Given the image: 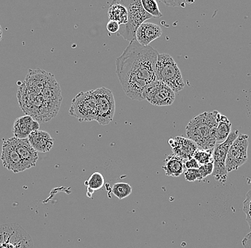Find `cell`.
Here are the masks:
<instances>
[{"label":"cell","mask_w":251,"mask_h":248,"mask_svg":"<svg viewBox=\"0 0 251 248\" xmlns=\"http://www.w3.org/2000/svg\"><path fill=\"white\" fill-rule=\"evenodd\" d=\"M231 123L226 116L221 114L216 128V144L222 143L226 140L231 133Z\"/></svg>","instance_id":"21"},{"label":"cell","mask_w":251,"mask_h":248,"mask_svg":"<svg viewBox=\"0 0 251 248\" xmlns=\"http://www.w3.org/2000/svg\"><path fill=\"white\" fill-rule=\"evenodd\" d=\"M221 113L215 110L199 114L190 120L186 128L188 139L195 142L199 150H213L216 144V128Z\"/></svg>","instance_id":"2"},{"label":"cell","mask_w":251,"mask_h":248,"mask_svg":"<svg viewBox=\"0 0 251 248\" xmlns=\"http://www.w3.org/2000/svg\"><path fill=\"white\" fill-rule=\"evenodd\" d=\"M1 39H2V29L0 25V42H1Z\"/></svg>","instance_id":"33"},{"label":"cell","mask_w":251,"mask_h":248,"mask_svg":"<svg viewBox=\"0 0 251 248\" xmlns=\"http://www.w3.org/2000/svg\"><path fill=\"white\" fill-rule=\"evenodd\" d=\"M0 248H33V242L20 224H0Z\"/></svg>","instance_id":"7"},{"label":"cell","mask_w":251,"mask_h":248,"mask_svg":"<svg viewBox=\"0 0 251 248\" xmlns=\"http://www.w3.org/2000/svg\"><path fill=\"white\" fill-rule=\"evenodd\" d=\"M128 11V21L126 24L120 25L119 33L125 40L131 42L136 40V32L141 25L146 20L152 18L144 10L141 0H120Z\"/></svg>","instance_id":"6"},{"label":"cell","mask_w":251,"mask_h":248,"mask_svg":"<svg viewBox=\"0 0 251 248\" xmlns=\"http://www.w3.org/2000/svg\"><path fill=\"white\" fill-rule=\"evenodd\" d=\"M109 21H114L120 25L126 24L128 21V11L120 0L113 1L108 10Z\"/></svg>","instance_id":"20"},{"label":"cell","mask_w":251,"mask_h":248,"mask_svg":"<svg viewBox=\"0 0 251 248\" xmlns=\"http://www.w3.org/2000/svg\"><path fill=\"white\" fill-rule=\"evenodd\" d=\"M106 28L110 33H116L119 32V29H120V25L116 22L109 21L106 25Z\"/></svg>","instance_id":"30"},{"label":"cell","mask_w":251,"mask_h":248,"mask_svg":"<svg viewBox=\"0 0 251 248\" xmlns=\"http://www.w3.org/2000/svg\"><path fill=\"white\" fill-rule=\"evenodd\" d=\"M162 35V29L153 23H144L136 32V40L143 46H149L151 42Z\"/></svg>","instance_id":"16"},{"label":"cell","mask_w":251,"mask_h":248,"mask_svg":"<svg viewBox=\"0 0 251 248\" xmlns=\"http://www.w3.org/2000/svg\"><path fill=\"white\" fill-rule=\"evenodd\" d=\"M213 150H202L198 149L194 155V158L200 165L208 164L213 162Z\"/></svg>","instance_id":"25"},{"label":"cell","mask_w":251,"mask_h":248,"mask_svg":"<svg viewBox=\"0 0 251 248\" xmlns=\"http://www.w3.org/2000/svg\"><path fill=\"white\" fill-rule=\"evenodd\" d=\"M184 160L174 154L167 157L163 166L167 176L175 177L180 176L184 172Z\"/></svg>","instance_id":"19"},{"label":"cell","mask_w":251,"mask_h":248,"mask_svg":"<svg viewBox=\"0 0 251 248\" xmlns=\"http://www.w3.org/2000/svg\"><path fill=\"white\" fill-rule=\"evenodd\" d=\"M142 97L155 106H170L175 100V92L162 82L156 80L145 89Z\"/></svg>","instance_id":"12"},{"label":"cell","mask_w":251,"mask_h":248,"mask_svg":"<svg viewBox=\"0 0 251 248\" xmlns=\"http://www.w3.org/2000/svg\"><path fill=\"white\" fill-rule=\"evenodd\" d=\"M14 143L23 161L24 167L25 169H30L31 167H35L36 163L38 160V153L31 147L30 143L26 139H18L15 137L12 138Z\"/></svg>","instance_id":"14"},{"label":"cell","mask_w":251,"mask_h":248,"mask_svg":"<svg viewBox=\"0 0 251 248\" xmlns=\"http://www.w3.org/2000/svg\"><path fill=\"white\" fill-rule=\"evenodd\" d=\"M162 2H164V4H167V5L171 6V7H178L179 6V4H185L184 2H183V1H163Z\"/></svg>","instance_id":"32"},{"label":"cell","mask_w":251,"mask_h":248,"mask_svg":"<svg viewBox=\"0 0 251 248\" xmlns=\"http://www.w3.org/2000/svg\"><path fill=\"white\" fill-rule=\"evenodd\" d=\"M24 83L28 88L45 97L49 103L60 108L62 91L59 83L51 74L40 69L29 70Z\"/></svg>","instance_id":"4"},{"label":"cell","mask_w":251,"mask_h":248,"mask_svg":"<svg viewBox=\"0 0 251 248\" xmlns=\"http://www.w3.org/2000/svg\"><path fill=\"white\" fill-rule=\"evenodd\" d=\"M31 147L37 152L46 153L50 152L54 146V139L46 131L36 130L27 138Z\"/></svg>","instance_id":"18"},{"label":"cell","mask_w":251,"mask_h":248,"mask_svg":"<svg viewBox=\"0 0 251 248\" xmlns=\"http://www.w3.org/2000/svg\"><path fill=\"white\" fill-rule=\"evenodd\" d=\"M105 184L104 177L100 172H94L89 177V180L85 182V185L87 186V195L92 194L94 191L101 189Z\"/></svg>","instance_id":"22"},{"label":"cell","mask_w":251,"mask_h":248,"mask_svg":"<svg viewBox=\"0 0 251 248\" xmlns=\"http://www.w3.org/2000/svg\"><path fill=\"white\" fill-rule=\"evenodd\" d=\"M243 248H251V230L242 240Z\"/></svg>","instance_id":"31"},{"label":"cell","mask_w":251,"mask_h":248,"mask_svg":"<svg viewBox=\"0 0 251 248\" xmlns=\"http://www.w3.org/2000/svg\"><path fill=\"white\" fill-rule=\"evenodd\" d=\"M238 136H239V133L238 130L231 132L225 142L216 144L213 149V172L212 175L216 180L221 183H224L227 180L228 173L226 167V160L227 151Z\"/></svg>","instance_id":"10"},{"label":"cell","mask_w":251,"mask_h":248,"mask_svg":"<svg viewBox=\"0 0 251 248\" xmlns=\"http://www.w3.org/2000/svg\"><path fill=\"white\" fill-rule=\"evenodd\" d=\"M185 168L188 169H199L200 165L194 158L191 159L184 160Z\"/></svg>","instance_id":"29"},{"label":"cell","mask_w":251,"mask_h":248,"mask_svg":"<svg viewBox=\"0 0 251 248\" xmlns=\"http://www.w3.org/2000/svg\"><path fill=\"white\" fill-rule=\"evenodd\" d=\"M17 99L23 112L37 122H48L54 118L60 108L49 103L45 97L28 88L24 83L19 87Z\"/></svg>","instance_id":"3"},{"label":"cell","mask_w":251,"mask_h":248,"mask_svg":"<svg viewBox=\"0 0 251 248\" xmlns=\"http://www.w3.org/2000/svg\"><path fill=\"white\" fill-rule=\"evenodd\" d=\"M158 53L151 46H143L136 40L130 42L116 60V74L127 97L142 101L143 92L156 81Z\"/></svg>","instance_id":"1"},{"label":"cell","mask_w":251,"mask_h":248,"mask_svg":"<svg viewBox=\"0 0 251 248\" xmlns=\"http://www.w3.org/2000/svg\"><path fill=\"white\" fill-rule=\"evenodd\" d=\"M243 210L246 216V222L251 230V189L246 194V199L243 202Z\"/></svg>","instance_id":"26"},{"label":"cell","mask_w":251,"mask_h":248,"mask_svg":"<svg viewBox=\"0 0 251 248\" xmlns=\"http://www.w3.org/2000/svg\"><path fill=\"white\" fill-rule=\"evenodd\" d=\"M249 144V136L241 134L230 145L226 160L227 173L236 170L247 162Z\"/></svg>","instance_id":"11"},{"label":"cell","mask_w":251,"mask_h":248,"mask_svg":"<svg viewBox=\"0 0 251 248\" xmlns=\"http://www.w3.org/2000/svg\"><path fill=\"white\" fill-rule=\"evenodd\" d=\"M39 122L31 116L25 115L16 119L12 131L15 138L26 139L32 132L39 130Z\"/></svg>","instance_id":"17"},{"label":"cell","mask_w":251,"mask_h":248,"mask_svg":"<svg viewBox=\"0 0 251 248\" xmlns=\"http://www.w3.org/2000/svg\"><path fill=\"white\" fill-rule=\"evenodd\" d=\"M96 105L94 90L81 92L72 100L69 112L79 122H91L96 120Z\"/></svg>","instance_id":"8"},{"label":"cell","mask_w":251,"mask_h":248,"mask_svg":"<svg viewBox=\"0 0 251 248\" xmlns=\"http://www.w3.org/2000/svg\"><path fill=\"white\" fill-rule=\"evenodd\" d=\"M1 160L3 166L14 173H19L26 170L12 138L4 141L2 144Z\"/></svg>","instance_id":"13"},{"label":"cell","mask_w":251,"mask_h":248,"mask_svg":"<svg viewBox=\"0 0 251 248\" xmlns=\"http://www.w3.org/2000/svg\"><path fill=\"white\" fill-rule=\"evenodd\" d=\"M96 98V120L100 125H106L114 118L116 105L113 92L106 87H100L94 90Z\"/></svg>","instance_id":"9"},{"label":"cell","mask_w":251,"mask_h":248,"mask_svg":"<svg viewBox=\"0 0 251 248\" xmlns=\"http://www.w3.org/2000/svg\"><path fill=\"white\" fill-rule=\"evenodd\" d=\"M185 179L188 182H194L196 180L201 181L202 180L199 169H188L184 172Z\"/></svg>","instance_id":"27"},{"label":"cell","mask_w":251,"mask_h":248,"mask_svg":"<svg viewBox=\"0 0 251 248\" xmlns=\"http://www.w3.org/2000/svg\"><path fill=\"white\" fill-rule=\"evenodd\" d=\"M169 143L172 147L173 154L183 160L194 158V153L199 149L195 142L183 137L172 138L169 139Z\"/></svg>","instance_id":"15"},{"label":"cell","mask_w":251,"mask_h":248,"mask_svg":"<svg viewBox=\"0 0 251 248\" xmlns=\"http://www.w3.org/2000/svg\"><path fill=\"white\" fill-rule=\"evenodd\" d=\"M111 191L119 200H123L132 193L133 190L128 183H117L113 185Z\"/></svg>","instance_id":"23"},{"label":"cell","mask_w":251,"mask_h":248,"mask_svg":"<svg viewBox=\"0 0 251 248\" xmlns=\"http://www.w3.org/2000/svg\"><path fill=\"white\" fill-rule=\"evenodd\" d=\"M141 4L144 10L151 17H161L163 16L158 8V2L155 0H141Z\"/></svg>","instance_id":"24"},{"label":"cell","mask_w":251,"mask_h":248,"mask_svg":"<svg viewBox=\"0 0 251 248\" xmlns=\"http://www.w3.org/2000/svg\"><path fill=\"white\" fill-rule=\"evenodd\" d=\"M156 80L162 82L174 92L184 88V80L178 64L169 54H159L156 64Z\"/></svg>","instance_id":"5"},{"label":"cell","mask_w":251,"mask_h":248,"mask_svg":"<svg viewBox=\"0 0 251 248\" xmlns=\"http://www.w3.org/2000/svg\"><path fill=\"white\" fill-rule=\"evenodd\" d=\"M202 180L209 175H212L213 172V162L208 163V164L202 165L199 168Z\"/></svg>","instance_id":"28"}]
</instances>
